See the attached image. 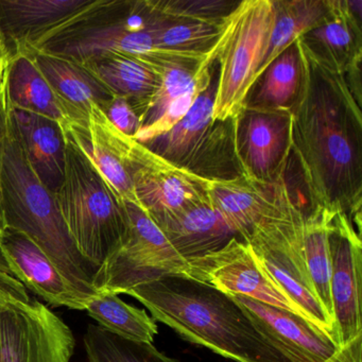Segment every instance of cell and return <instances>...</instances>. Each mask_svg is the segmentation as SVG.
Returning <instances> with one entry per match:
<instances>
[{"label": "cell", "mask_w": 362, "mask_h": 362, "mask_svg": "<svg viewBox=\"0 0 362 362\" xmlns=\"http://www.w3.org/2000/svg\"><path fill=\"white\" fill-rule=\"evenodd\" d=\"M296 42L302 79L290 111L291 153L311 209L345 214L361 233V98L346 73L322 64Z\"/></svg>", "instance_id": "1"}, {"label": "cell", "mask_w": 362, "mask_h": 362, "mask_svg": "<svg viewBox=\"0 0 362 362\" xmlns=\"http://www.w3.org/2000/svg\"><path fill=\"white\" fill-rule=\"evenodd\" d=\"M156 321L186 341L236 362H291L230 294L184 274H170L126 292Z\"/></svg>", "instance_id": "2"}, {"label": "cell", "mask_w": 362, "mask_h": 362, "mask_svg": "<svg viewBox=\"0 0 362 362\" xmlns=\"http://www.w3.org/2000/svg\"><path fill=\"white\" fill-rule=\"evenodd\" d=\"M0 211L5 228L33 239L88 304L99 293L94 287L98 267L82 256L50 192L31 168L13 122L0 171Z\"/></svg>", "instance_id": "3"}, {"label": "cell", "mask_w": 362, "mask_h": 362, "mask_svg": "<svg viewBox=\"0 0 362 362\" xmlns=\"http://www.w3.org/2000/svg\"><path fill=\"white\" fill-rule=\"evenodd\" d=\"M148 0H96L33 49L83 63L103 54H119L146 63L163 74L173 66L197 69L207 54L158 48L148 30Z\"/></svg>", "instance_id": "4"}, {"label": "cell", "mask_w": 362, "mask_h": 362, "mask_svg": "<svg viewBox=\"0 0 362 362\" xmlns=\"http://www.w3.org/2000/svg\"><path fill=\"white\" fill-rule=\"evenodd\" d=\"M65 136L66 164L57 201L80 253L100 268L126 239V209L66 132Z\"/></svg>", "instance_id": "5"}, {"label": "cell", "mask_w": 362, "mask_h": 362, "mask_svg": "<svg viewBox=\"0 0 362 362\" xmlns=\"http://www.w3.org/2000/svg\"><path fill=\"white\" fill-rule=\"evenodd\" d=\"M305 213L292 199L286 179L271 211L243 237L267 274L287 294L307 321L339 343L336 327L320 303L305 262ZM340 344V343H339Z\"/></svg>", "instance_id": "6"}, {"label": "cell", "mask_w": 362, "mask_h": 362, "mask_svg": "<svg viewBox=\"0 0 362 362\" xmlns=\"http://www.w3.org/2000/svg\"><path fill=\"white\" fill-rule=\"evenodd\" d=\"M273 26V0H243L226 18L217 57L214 122L234 119L243 111L266 59Z\"/></svg>", "instance_id": "7"}, {"label": "cell", "mask_w": 362, "mask_h": 362, "mask_svg": "<svg viewBox=\"0 0 362 362\" xmlns=\"http://www.w3.org/2000/svg\"><path fill=\"white\" fill-rule=\"evenodd\" d=\"M128 233L119 249L97 271L98 292L126 294L128 290L170 274L189 276L190 266L163 230L139 205L124 202Z\"/></svg>", "instance_id": "8"}, {"label": "cell", "mask_w": 362, "mask_h": 362, "mask_svg": "<svg viewBox=\"0 0 362 362\" xmlns=\"http://www.w3.org/2000/svg\"><path fill=\"white\" fill-rule=\"evenodd\" d=\"M71 327L26 288L0 305V362H71Z\"/></svg>", "instance_id": "9"}, {"label": "cell", "mask_w": 362, "mask_h": 362, "mask_svg": "<svg viewBox=\"0 0 362 362\" xmlns=\"http://www.w3.org/2000/svg\"><path fill=\"white\" fill-rule=\"evenodd\" d=\"M129 164L139 205L160 230L207 196V180L167 162L134 139Z\"/></svg>", "instance_id": "10"}, {"label": "cell", "mask_w": 362, "mask_h": 362, "mask_svg": "<svg viewBox=\"0 0 362 362\" xmlns=\"http://www.w3.org/2000/svg\"><path fill=\"white\" fill-rule=\"evenodd\" d=\"M234 136L243 177L264 185L285 179L291 153L290 111L245 107L234 118Z\"/></svg>", "instance_id": "11"}, {"label": "cell", "mask_w": 362, "mask_h": 362, "mask_svg": "<svg viewBox=\"0 0 362 362\" xmlns=\"http://www.w3.org/2000/svg\"><path fill=\"white\" fill-rule=\"evenodd\" d=\"M189 276L230 296H247L306 317L262 268L251 247L234 238L222 249L188 262Z\"/></svg>", "instance_id": "12"}, {"label": "cell", "mask_w": 362, "mask_h": 362, "mask_svg": "<svg viewBox=\"0 0 362 362\" xmlns=\"http://www.w3.org/2000/svg\"><path fill=\"white\" fill-rule=\"evenodd\" d=\"M330 292L337 337L341 346L362 336L361 233L345 214L336 213L330 223Z\"/></svg>", "instance_id": "13"}, {"label": "cell", "mask_w": 362, "mask_h": 362, "mask_svg": "<svg viewBox=\"0 0 362 362\" xmlns=\"http://www.w3.org/2000/svg\"><path fill=\"white\" fill-rule=\"evenodd\" d=\"M63 128L103 175L117 198L122 203L139 205L129 164L133 139L120 132L96 105L92 107L86 119L67 122Z\"/></svg>", "instance_id": "14"}, {"label": "cell", "mask_w": 362, "mask_h": 362, "mask_svg": "<svg viewBox=\"0 0 362 362\" xmlns=\"http://www.w3.org/2000/svg\"><path fill=\"white\" fill-rule=\"evenodd\" d=\"M232 298L291 362H332L342 349L330 334L296 313L239 294Z\"/></svg>", "instance_id": "15"}, {"label": "cell", "mask_w": 362, "mask_h": 362, "mask_svg": "<svg viewBox=\"0 0 362 362\" xmlns=\"http://www.w3.org/2000/svg\"><path fill=\"white\" fill-rule=\"evenodd\" d=\"M96 0H0V39L9 57L33 49Z\"/></svg>", "instance_id": "16"}, {"label": "cell", "mask_w": 362, "mask_h": 362, "mask_svg": "<svg viewBox=\"0 0 362 362\" xmlns=\"http://www.w3.org/2000/svg\"><path fill=\"white\" fill-rule=\"evenodd\" d=\"M12 275L54 307L86 310V303L45 252L24 233L5 228L0 236Z\"/></svg>", "instance_id": "17"}, {"label": "cell", "mask_w": 362, "mask_h": 362, "mask_svg": "<svg viewBox=\"0 0 362 362\" xmlns=\"http://www.w3.org/2000/svg\"><path fill=\"white\" fill-rule=\"evenodd\" d=\"M361 8L360 0H329L327 18L296 40L322 64L346 73L362 60Z\"/></svg>", "instance_id": "18"}, {"label": "cell", "mask_w": 362, "mask_h": 362, "mask_svg": "<svg viewBox=\"0 0 362 362\" xmlns=\"http://www.w3.org/2000/svg\"><path fill=\"white\" fill-rule=\"evenodd\" d=\"M28 52L56 95L67 122L86 119L95 105L103 111L113 98L109 88L81 63L43 52Z\"/></svg>", "instance_id": "19"}, {"label": "cell", "mask_w": 362, "mask_h": 362, "mask_svg": "<svg viewBox=\"0 0 362 362\" xmlns=\"http://www.w3.org/2000/svg\"><path fill=\"white\" fill-rule=\"evenodd\" d=\"M11 118L31 168L57 194L64 180L66 136L63 124L52 118L11 109Z\"/></svg>", "instance_id": "20"}, {"label": "cell", "mask_w": 362, "mask_h": 362, "mask_svg": "<svg viewBox=\"0 0 362 362\" xmlns=\"http://www.w3.org/2000/svg\"><path fill=\"white\" fill-rule=\"evenodd\" d=\"M175 251L189 262L240 238L215 209L209 194L162 228Z\"/></svg>", "instance_id": "21"}, {"label": "cell", "mask_w": 362, "mask_h": 362, "mask_svg": "<svg viewBox=\"0 0 362 362\" xmlns=\"http://www.w3.org/2000/svg\"><path fill=\"white\" fill-rule=\"evenodd\" d=\"M281 181L264 185L245 177L228 181L207 180V194L224 221L243 239L271 211Z\"/></svg>", "instance_id": "22"}, {"label": "cell", "mask_w": 362, "mask_h": 362, "mask_svg": "<svg viewBox=\"0 0 362 362\" xmlns=\"http://www.w3.org/2000/svg\"><path fill=\"white\" fill-rule=\"evenodd\" d=\"M113 95L124 97L143 118L162 83V73L154 67L119 54H103L81 63Z\"/></svg>", "instance_id": "23"}, {"label": "cell", "mask_w": 362, "mask_h": 362, "mask_svg": "<svg viewBox=\"0 0 362 362\" xmlns=\"http://www.w3.org/2000/svg\"><path fill=\"white\" fill-rule=\"evenodd\" d=\"M217 77L197 99L185 117L170 131L143 144L150 151L179 168H185L199 149L215 122L213 120Z\"/></svg>", "instance_id": "24"}, {"label": "cell", "mask_w": 362, "mask_h": 362, "mask_svg": "<svg viewBox=\"0 0 362 362\" xmlns=\"http://www.w3.org/2000/svg\"><path fill=\"white\" fill-rule=\"evenodd\" d=\"M11 109L39 114L64 126L67 117L30 52L9 57L5 76Z\"/></svg>", "instance_id": "25"}, {"label": "cell", "mask_w": 362, "mask_h": 362, "mask_svg": "<svg viewBox=\"0 0 362 362\" xmlns=\"http://www.w3.org/2000/svg\"><path fill=\"white\" fill-rule=\"evenodd\" d=\"M300 79L302 61L296 41L262 71L247 95L245 107L291 111L300 90Z\"/></svg>", "instance_id": "26"}, {"label": "cell", "mask_w": 362, "mask_h": 362, "mask_svg": "<svg viewBox=\"0 0 362 362\" xmlns=\"http://www.w3.org/2000/svg\"><path fill=\"white\" fill-rule=\"evenodd\" d=\"M334 214H336L334 211L321 209V207L310 209L309 214H305L303 245H304L305 262H306L315 293L330 321L336 327L332 292H330L332 262H330L329 240H328L330 223Z\"/></svg>", "instance_id": "27"}, {"label": "cell", "mask_w": 362, "mask_h": 362, "mask_svg": "<svg viewBox=\"0 0 362 362\" xmlns=\"http://www.w3.org/2000/svg\"><path fill=\"white\" fill-rule=\"evenodd\" d=\"M273 7L274 26L266 59L258 71L257 79L286 48L305 33L321 25L329 14V0H273Z\"/></svg>", "instance_id": "28"}, {"label": "cell", "mask_w": 362, "mask_h": 362, "mask_svg": "<svg viewBox=\"0 0 362 362\" xmlns=\"http://www.w3.org/2000/svg\"><path fill=\"white\" fill-rule=\"evenodd\" d=\"M152 11L148 30L162 49L207 54L216 47L226 26V18L215 22L169 20Z\"/></svg>", "instance_id": "29"}, {"label": "cell", "mask_w": 362, "mask_h": 362, "mask_svg": "<svg viewBox=\"0 0 362 362\" xmlns=\"http://www.w3.org/2000/svg\"><path fill=\"white\" fill-rule=\"evenodd\" d=\"M86 310L99 326L129 340L152 343L158 332L147 311L127 304L113 292H99L88 300Z\"/></svg>", "instance_id": "30"}, {"label": "cell", "mask_w": 362, "mask_h": 362, "mask_svg": "<svg viewBox=\"0 0 362 362\" xmlns=\"http://www.w3.org/2000/svg\"><path fill=\"white\" fill-rule=\"evenodd\" d=\"M83 342L88 362H180L152 343L129 340L94 324H88Z\"/></svg>", "instance_id": "31"}, {"label": "cell", "mask_w": 362, "mask_h": 362, "mask_svg": "<svg viewBox=\"0 0 362 362\" xmlns=\"http://www.w3.org/2000/svg\"><path fill=\"white\" fill-rule=\"evenodd\" d=\"M150 5L156 13L169 20L215 22L224 20L238 3L223 0H150Z\"/></svg>", "instance_id": "32"}, {"label": "cell", "mask_w": 362, "mask_h": 362, "mask_svg": "<svg viewBox=\"0 0 362 362\" xmlns=\"http://www.w3.org/2000/svg\"><path fill=\"white\" fill-rule=\"evenodd\" d=\"M197 69L198 67L192 69L188 66H173L163 71L162 83L150 101L145 115L141 118V127L156 122L175 99L187 92L194 86Z\"/></svg>", "instance_id": "33"}, {"label": "cell", "mask_w": 362, "mask_h": 362, "mask_svg": "<svg viewBox=\"0 0 362 362\" xmlns=\"http://www.w3.org/2000/svg\"><path fill=\"white\" fill-rule=\"evenodd\" d=\"M103 112L120 132L131 139L136 136L141 127V118L128 99L114 95Z\"/></svg>", "instance_id": "34"}, {"label": "cell", "mask_w": 362, "mask_h": 362, "mask_svg": "<svg viewBox=\"0 0 362 362\" xmlns=\"http://www.w3.org/2000/svg\"><path fill=\"white\" fill-rule=\"evenodd\" d=\"M11 126V107L8 101L5 81L0 83V171L3 165L6 141Z\"/></svg>", "instance_id": "35"}, {"label": "cell", "mask_w": 362, "mask_h": 362, "mask_svg": "<svg viewBox=\"0 0 362 362\" xmlns=\"http://www.w3.org/2000/svg\"><path fill=\"white\" fill-rule=\"evenodd\" d=\"M24 288L26 287L18 279L4 271H0V305Z\"/></svg>", "instance_id": "36"}, {"label": "cell", "mask_w": 362, "mask_h": 362, "mask_svg": "<svg viewBox=\"0 0 362 362\" xmlns=\"http://www.w3.org/2000/svg\"><path fill=\"white\" fill-rule=\"evenodd\" d=\"M4 230H5V226H4L3 217H1V211H0V236L3 234Z\"/></svg>", "instance_id": "37"}, {"label": "cell", "mask_w": 362, "mask_h": 362, "mask_svg": "<svg viewBox=\"0 0 362 362\" xmlns=\"http://www.w3.org/2000/svg\"><path fill=\"white\" fill-rule=\"evenodd\" d=\"M0 46H1V47H4L3 42H1V39H0ZM4 48H5V47H4Z\"/></svg>", "instance_id": "38"}]
</instances>
